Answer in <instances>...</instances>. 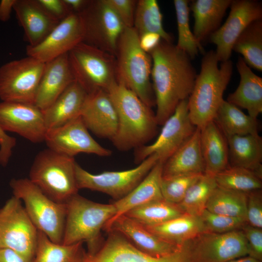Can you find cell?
<instances>
[{
    "label": "cell",
    "instance_id": "1",
    "mask_svg": "<svg viewBox=\"0 0 262 262\" xmlns=\"http://www.w3.org/2000/svg\"><path fill=\"white\" fill-rule=\"evenodd\" d=\"M149 54L155 116L158 124L163 125L179 103L189 98L197 74L190 57L173 43L162 39Z\"/></svg>",
    "mask_w": 262,
    "mask_h": 262
},
{
    "label": "cell",
    "instance_id": "2",
    "mask_svg": "<svg viewBox=\"0 0 262 262\" xmlns=\"http://www.w3.org/2000/svg\"><path fill=\"white\" fill-rule=\"evenodd\" d=\"M116 108L118 128L111 140L121 151L145 145L156 134L155 114L135 93L116 82L107 91Z\"/></svg>",
    "mask_w": 262,
    "mask_h": 262
},
{
    "label": "cell",
    "instance_id": "3",
    "mask_svg": "<svg viewBox=\"0 0 262 262\" xmlns=\"http://www.w3.org/2000/svg\"><path fill=\"white\" fill-rule=\"evenodd\" d=\"M218 62L214 51L204 54L200 72L188 98L189 118L199 129L213 120L224 100L223 93L232 74L233 63L230 59L221 62L219 66Z\"/></svg>",
    "mask_w": 262,
    "mask_h": 262
},
{
    "label": "cell",
    "instance_id": "4",
    "mask_svg": "<svg viewBox=\"0 0 262 262\" xmlns=\"http://www.w3.org/2000/svg\"><path fill=\"white\" fill-rule=\"evenodd\" d=\"M139 41L133 27L125 28L120 35L115 55L116 80L152 108L155 105L150 82L152 61L150 55L141 48Z\"/></svg>",
    "mask_w": 262,
    "mask_h": 262
},
{
    "label": "cell",
    "instance_id": "5",
    "mask_svg": "<svg viewBox=\"0 0 262 262\" xmlns=\"http://www.w3.org/2000/svg\"><path fill=\"white\" fill-rule=\"evenodd\" d=\"M66 215L62 244L69 245L86 242L87 254L96 253L103 243L100 230L115 215L112 204L91 201L78 194L66 202Z\"/></svg>",
    "mask_w": 262,
    "mask_h": 262
},
{
    "label": "cell",
    "instance_id": "6",
    "mask_svg": "<svg viewBox=\"0 0 262 262\" xmlns=\"http://www.w3.org/2000/svg\"><path fill=\"white\" fill-rule=\"evenodd\" d=\"M76 163L73 157L44 149L35 157L29 179L54 201L66 203L78 194Z\"/></svg>",
    "mask_w": 262,
    "mask_h": 262
},
{
    "label": "cell",
    "instance_id": "7",
    "mask_svg": "<svg viewBox=\"0 0 262 262\" xmlns=\"http://www.w3.org/2000/svg\"><path fill=\"white\" fill-rule=\"evenodd\" d=\"M13 196L19 199L38 230L52 242L62 244L66 215V203L54 201L29 179H13L10 182Z\"/></svg>",
    "mask_w": 262,
    "mask_h": 262
},
{
    "label": "cell",
    "instance_id": "8",
    "mask_svg": "<svg viewBox=\"0 0 262 262\" xmlns=\"http://www.w3.org/2000/svg\"><path fill=\"white\" fill-rule=\"evenodd\" d=\"M75 81L87 93L97 90L107 92L116 80L115 56L82 42L68 53Z\"/></svg>",
    "mask_w": 262,
    "mask_h": 262
},
{
    "label": "cell",
    "instance_id": "9",
    "mask_svg": "<svg viewBox=\"0 0 262 262\" xmlns=\"http://www.w3.org/2000/svg\"><path fill=\"white\" fill-rule=\"evenodd\" d=\"M37 238V229L21 200L13 196L0 209V248H9L33 260Z\"/></svg>",
    "mask_w": 262,
    "mask_h": 262
},
{
    "label": "cell",
    "instance_id": "10",
    "mask_svg": "<svg viewBox=\"0 0 262 262\" xmlns=\"http://www.w3.org/2000/svg\"><path fill=\"white\" fill-rule=\"evenodd\" d=\"M159 160L157 154H152L134 168L96 174L87 171L76 163L75 172L78 189L101 192L116 200L119 199L131 192Z\"/></svg>",
    "mask_w": 262,
    "mask_h": 262
},
{
    "label": "cell",
    "instance_id": "11",
    "mask_svg": "<svg viewBox=\"0 0 262 262\" xmlns=\"http://www.w3.org/2000/svg\"><path fill=\"white\" fill-rule=\"evenodd\" d=\"M45 65L28 56L3 65L0 67V98L34 104Z\"/></svg>",
    "mask_w": 262,
    "mask_h": 262
},
{
    "label": "cell",
    "instance_id": "12",
    "mask_svg": "<svg viewBox=\"0 0 262 262\" xmlns=\"http://www.w3.org/2000/svg\"><path fill=\"white\" fill-rule=\"evenodd\" d=\"M79 15L84 28L83 42L115 56L126 27L105 0H89Z\"/></svg>",
    "mask_w": 262,
    "mask_h": 262
},
{
    "label": "cell",
    "instance_id": "13",
    "mask_svg": "<svg viewBox=\"0 0 262 262\" xmlns=\"http://www.w3.org/2000/svg\"><path fill=\"white\" fill-rule=\"evenodd\" d=\"M182 245L191 262H227L248 253L242 230L223 233L203 232Z\"/></svg>",
    "mask_w": 262,
    "mask_h": 262
},
{
    "label": "cell",
    "instance_id": "14",
    "mask_svg": "<svg viewBox=\"0 0 262 262\" xmlns=\"http://www.w3.org/2000/svg\"><path fill=\"white\" fill-rule=\"evenodd\" d=\"M188 103V98L179 103L162 125L161 131L153 143L135 149L136 163H140L152 154H157L159 160L164 163L190 138L196 127L189 118Z\"/></svg>",
    "mask_w": 262,
    "mask_h": 262
},
{
    "label": "cell",
    "instance_id": "15",
    "mask_svg": "<svg viewBox=\"0 0 262 262\" xmlns=\"http://www.w3.org/2000/svg\"><path fill=\"white\" fill-rule=\"evenodd\" d=\"M230 12L225 23L209 37L216 46V57L219 62L229 60L235 41L253 21L262 19L261 2L254 0H232Z\"/></svg>",
    "mask_w": 262,
    "mask_h": 262
},
{
    "label": "cell",
    "instance_id": "16",
    "mask_svg": "<svg viewBox=\"0 0 262 262\" xmlns=\"http://www.w3.org/2000/svg\"><path fill=\"white\" fill-rule=\"evenodd\" d=\"M44 142L48 148L73 158L81 153L102 157L109 156L112 153L91 136L81 116L60 127L48 130Z\"/></svg>",
    "mask_w": 262,
    "mask_h": 262
},
{
    "label": "cell",
    "instance_id": "17",
    "mask_svg": "<svg viewBox=\"0 0 262 262\" xmlns=\"http://www.w3.org/2000/svg\"><path fill=\"white\" fill-rule=\"evenodd\" d=\"M84 28L81 16L70 14L61 20L39 44L27 46L28 56L46 63L63 54L83 42Z\"/></svg>",
    "mask_w": 262,
    "mask_h": 262
},
{
    "label": "cell",
    "instance_id": "18",
    "mask_svg": "<svg viewBox=\"0 0 262 262\" xmlns=\"http://www.w3.org/2000/svg\"><path fill=\"white\" fill-rule=\"evenodd\" d=\"M0 127L34 143L44 142L48 131L43 111L29 103L0 102Z\"/></svg>",
    "mask_w": 262,
    "mask_h": 262
},
{
    "label": "cell",
    "instance_id": "19",
    "mask_svg": "<svg viewBox=\"0 0 262 262\" xmlns=\"http://www.w3.org/2000/svg\"><path fill=\"white\" fill-rule=\"evenodd\" d=\"M107 232V240L94 254H87L85 262H191L182 246L174 253L155 257L138 249L120 233Z\"/></svg>",
    "mask_w": 262,
    "mask_h": 262
},
{
    "label": "cell",
    "instance_id": "20",
    "mask_svg": "<svg viewBox=\"0 0 262 262\" xmlns=\"http://www.w3.org/2000/svg\"><path fill=\"white\" fill-rule=\"evenodd\" d=\"M80 116L86 128L97 136L112 140L118 128L116 108L108 92L88 93Z\"/></svg>",
    "mask_w": 262,
    "mask_h": 262
},
{
    "label": "cell",
    "instance_id": "21",
    "mask_svg": "<svg viewBox=\"0 0 262 262\" xmlns=\"http://www.w3.org/2000/svg\"><path fill=\"white\" fill-rule=\"evenodd\" d=\"M103 229L107 232L114 230L120 233L138 249L155 257H164L174 253L182 246L162 240L143 225L125 214L106 224Z\"/></svg>",
    "mask_w": 262,
    "mask_h": 262
},
{
    "label": "cell",
    "instance_id": "22",
    "mask_svg": "<svg viewBox=\"0 0 262 262\" xmlns=\"http://www.w3.org/2000/svg\"><path fill=\"white\" fill-rule=\"evenodd\" d=\"M74 81L68 53L46 63L34 104L44 111Z\"/></svg>",
    "mask_w": 262,
    "mask_h": 262
},
{
    "label": "cell",
    "instance_id": "23",
    "mask_svg": "<svg viewBox=\"0 0 262 262\" xmlns=\"http://www.w3.org/2000/svg\"><path fill=\"white\" fill-rule=\"evenodd\" d=\"M13 10L23 28L28 46L39 44L59 22L49 16L36 0H16Z\"/></svg>",
    "mask_w": 262,
    "mask_h": 262
},
{
    "label": "cell",
    "instance_id": "24",
    "mask_svg": "<svg viewBox=\"0 0 262 262\" xmlns=\"http://www.w3.org/2000/svg\"><path fill=\"white\" fill-rule=\"evenodd\" d=\"M236 67L240 78L239 84L229 95L227 101L246 109L249 115L257 118L262 112V78L252 72L242 57L238 58Z\"/></svg>",
    "mask_w": 262,
    "mask_h": 262
},
{
    "label": "cell",
    "instance_id": "25",
    "mask_svg": "<svg viewBox=\"0 0 262 262\" xmlns=\"http://www.w3.org/2000/svg\"><path fill=\"white\" fill-rule=\"evenodd\" d=\"M87 94L78 82L73 81L43 111L47 130L60 127L80 116Z\"/></svg>",
    "mask_w": 262,
    "mask_h": 262
},
{
    "label": "cell",
    "instance_id": "26",
    "mask_svg": "<svg viewBox=\"0 0 262 262\" xmlns=\"http://www.w3.org/2000/svg\"><path fill=\"white\" fill-rule=\"evenodd\" d=\"M200 145L204 173L215 176L229 165L227 138L213 120L200 129Z\"/></svg>",
    "mask_w": 262,
    "mask_h": 262
},
{
    "label": "cell",
    "instance_id": "27",
    "mask_svg": "<svg viewBox=\"0 0 262 262\" xmlns=\"http://www.w3.org/2000/svg\"><path fill=\"white\" fill-rule=\"evenodd\" d=\"M204 172L200 129L196 127L190 138L164 163L162 177L202 174Z\"/></svg>",
    "mask_w": 262,
    "mask_h": 262
},
{
    "label": "cell",
    "instance_id": "28",
    "mask_svg": "<svg viewBox=\"0 0 262 262\" xmlns=\"http://www.w3.org/2000/svg\"><path fill=\"white\" fill-rule=\"evenodd\" d=\"M163 164V162L159 160L131 192L113 203L115 208L116 213L106 224L134 208L163 199L161 189Z\"/></svg>",
    "mask_w": 262,
    "mask_h": 262
},
{
    "label": "cell",
    "instance_id": "29",
    "mask_svg": "<svg viewBox=\"0 0 262 262\" xmlns=\"http://www.w3.org/2000/svg\"><path fill=\"white\" fill-rule=\"evenodd\" d=\"M232 0H193L190 10L194 19L193 33L200 43L209 38L220 27Z\"/></svg>",
    "mask_w": 262,
    "mask_h": 262
},
{
    "label": "cell",
    "instance_id": "30",
    "mask_svg": "<svg viewBox=\"0 0 262 262\" xmlns=\"http://www.w3.org/2000/svg\"><path fill=\"white\" fill-rule=\"evenodd\" d=\"M227 138L229 165L250 170L262 178V138L259 134Z\"/></svg>",
    "mask_w": 262,
    "mask_h": 262
},
{
    "label": "cell",
    "instance_id": "31",
    "mask_svg": "<svg viewBox=\"0 0 262 262\" xmlns=\"http://www.w3.org/2000/svg\"><path fill=\"white\" fill-rule=\"evenodd\" d=\"M145 227L162 240L178 246L205 232L200 217L186 213L159 225Z\"/></svg>",
    "mask_w": 262,
    "mask_h": 262
},
{
    "label": "cell",
    "instance_id": "32",
    "mask_svg": "<svg viewBox=\"0 0 262 262\" xmlns=\"http://www.w3.org/2000/svg\"><path fill=\"white\" fill-rule=\"evenodd\" d=\"M213 121L226 138L258 134L257 118L244 114L238 107L224 100Z\"/></svg>",
    "mask_w": 262,
    "mask_h": 262
},
{
    "label": "cell",
    "instance_id": "33",
    "mask_svg": "<svg viewBox=\"0 0 262 262\" xmlns=\"http://www.w3.org/2000/svg\"><path fill=\"white\" fill-rule=\"evenodd\" d=\"M83 242L69 245L52 242L38 230L36 249L33 262H85L87 253Z\"/></svg>",
    "mask_w": 262,
    "mask_h": 262
},
{
    "label": "cell",
    "instance_id": "34",
    "mask_svg": "<svg viewBox=\"0 0 262 262\" xmlns=\"http://www.w3.org/2000/svg\"><path fill=\"white\" fill-rule=\"evenodd\" d=\"M233 50L241 54L249 67L262 72V19L253 21L246 28L234 43Z\"/></svg>",
    "mask_w": 262,
    "mask_h": 262
},
{
    "label": "cell",
    "instance_id": "35",
    "mask_svg": "<svg viewBox=\"0 0 262 262\" xmlns=\"http://www.w3.org/2000/svg\"><path fill=\"white\" fill-rule=\"evenodd\" d=\"M184 214L178 204L164 198L134 208L124 214L145 227L164 223Z\"/></svg>",
    "mask_w": 262,
    "mask_h": 262
},
{
    "label": "cell",
    "instance_id": "36",
    "mask_svg": "<svg viewBox=\"0 0 262 262\" xmlns=\"http://www.w3.org/2000/svg\"><path fill=\"white\" fill-rule=\"evenodd\" d=\"M163 18L156 0H137L133 27L139 36L146 33H156L162 40L172 43V36L163 27Z\"/></svg>",
    "mask_w": 262,
    "mask_h": 262
},
{
    "label": "cell",
    "instance_id": "37",
    "mask_svg": "<svg viewBox=\"0 0 262 262\" xmlns=\"http://www.w3.org/2000/svg\"><path fill=\"white\" fill-rule=\"evenodd\" d=\"M246 193L217 186L208 200L206 209L213 213L242 218L246 221Z\"/></svg>",
    "mask_w": 262,
    "mask_h": 262
},
{
    "label": "cell",
    "instance_id": "38",
    "mask_svg": "<svg viewBox=\"0 0 262 262\" xmlns=\"http://www.w3.org/2000/svg\"><path fill=\"white\" fill-rule=\"evenodd\" d=\"M217 186L214 176L204 173L190 186L178 205L184 213L199 217Z\"/></svg>",
    "mask_w": 262,
    "mask_h": 262
},
{
    "label": "cell",
    "instance_id": "39",
    "mask_svg": "<svg viewBox=\"0 0 262 262\" xmlns=\"http://www.w3.org/2000/svg\"><path fill=\"white\" fill-rule=\"evenodd\" d=\"M262 178L250 170L229 165L215 176L217 186L246 194L262 189Z\"/></svg>",
    "mask_w": 262,
    "mask_h": 262
},
{
    "label": "cell",
    "instance_id": "40",
    "mask_svg": "<svg viewBox=\"0 0 262 262\" xmlns=\"http://www.w3.org/2000/svg\"><path fill=\"white\" fill-rule=\"evenodd\" d=\"M189 0H174L178 29L177 47L186 53L191 59L200 52L204 54L202 45L196 39L189 24Z\"/></svg>",
    "mask_w": 262,
    "mask_h": 262
},
{
    "label": "cell",
    "instance_id": "41",
    "mask_svg": "<svg viewBox=\"0 0 262 262\" xmlns=\"http://www.w3.org/2000/svg\"><path fill=\"white\" fill-rule=\"evenodd\" d=\"M202 174L162 177L161 189L163 198L170 203L178 204L183 199L190 186Z\"/></svg>",
    "mask_w": 262,
    "mask_h": 262
},
{
    "label": "cell",
    "instance_id": "42",
    "mask_svg": "<svg viewBox=\"0 0 262 262\" xmlns=\"http://www.w3.org/2000/svg\"><path fill=\"white\" fill-rule=\"evenodd\" d=\"M199 217L205 232L223 233L241 230L247 224L244 219L213 213L206 209Z\"/></svg>",
    "mask_w": 262,
    "mask_h": 262
},
{
    "label": "cell",
    "instance_id": "43",
    "mask_svg": "<svg viewBox=\"0 0 262 262\" xmlns=\"http://www.w3.org/2000/svg\"><path fill=\"white\" fill-rule=\"evenodd\" d=\"M246 220L247 224L262 229V193L258 190L247 193Z\"/></svg>",
    "mask_w": 262,
    "mask_h": 262
},
{
    "label": "cell",
    "instance_id": "44",
    "mask_svg": "<svg viewBox=\"0 0 262 262\" xmlns=\"http://www.w3.org/2000/svg\"><path fill=\"white\" fill-rule=\"evenodd\" d=\"M105 1L115 13L126 28L133 27L137 0H105Z\"/></svg>",
    "mask_w": 262,
    "mask_h": 262
},
{
    "label": "cell",
    "instance_id": "45",
    "mask_svg": "<svg viewBox=\"0 0 262 262\" xmlns=\"http://www.w3.org/2000/svg\"><path fill=\"white\" fill-rule=\"evenodd\" d=\"M241 230L247 241L248 255L262 261V229L246 224Z\"/></svg>",
    "mask_w": 262,
    "mask_h": 262
},
{
    "label": "cell",
    "instance_id": "46",
    "mask_svg": "<svg viewBox=\"0 0 262 262\" xmlns=\"http://www.w3.org/2000/svg\"><path fill=\"white\" fill-rule=\"evenodd\" d=\"M36 1L49 16L59 22L70 14L63 0H36Z\"/></svg>",
    "mask_w": 262,
    "mask_h": 262
},
{
    "label": "cell",
    "instance_id": "47",
    "mask_svg": "<svg viewBox=\"0 0 262 262\" xmlns=\"http://www.w3.org/2000/svg\"><path fill=\"white\" fill-rule=\"evenodd\" d=\"M0 164L6 166L12 155V150L16 146V140L7 134L0 127Z\"/></svg>",
    "mask_w": 262,
    "mask_h": 262
},
{
    "label": "cell",
    "instance_id": "48",
    "mask_svg": "<svg viewBox=\"0 0 262 262\" xmlns=\"http://www.w3.org/2000/svg\"><path fill=\"white\" fill-rule=\"evenodd\" d=\"M160 35L153 33H146L139 35V45L146 52L150 53L160 43Z\"/></svg>",
    "mask_w": 262,
    "mask_h": 262
},
{
    "label": "cell",
    "instance_id": "49",
    "mask_svg": "<svg viewBox=\"0 0 262 262\" xmlns=\"http://www.w3.org/2000/svg\"><path fill=\"white\" fill-rule=\"evenodd\" d=\"M0 262H33V260L9 248H0Z\"/></svg>",
    "mask_w": 262,
    "mask_h": 262
},
{
    "label": "cell",
    "instance_id": "50",
    "mask_svg": "<svg viewBox=\"0 0 262 262\" xmlns=\"http://www.w3.org/2000/svg\"><path fill=\"white\" fill-rule=\"evenodd\" d=\"M70 14H80L86 7L89 0H63Z\"/></svg>",
    "mask_w": 262,
    "mask_h": 262
},
{
    "label": "cell",
    "instance_id": "51",
    "mask_svg": "<svg viewBox=\"0 0 262 262\" xmlns=\"http://www.w3.org/2000/svg\"><path fill=\"white\" fill-rule=\"evenodd\" d=\"M16 0H1L0 1V21L6 22L10 19Z\"/></svg>",
    "mask_w": 262,
    "mask_h": 262
},
{
    "label": "cell",
    "instance_id": "52",
    "mask_svg": "<svg viewBox=\"0 0 262 262\" xmlns=\"http://www.w3.org/2000/svg\"><path fill=\"white\" fill-rule=\"evenodd\" d=\"M227 262H262V261L247 255L230 260Z\"/></svg>",
    "mask_w": 262,
    "mask_h": 262
},
{
    "label": "cell",
    "instance_id": "53",
    "mask_svg": "<svg viewBox=\"0 0 262 262\" xmlns=\"http://www.w3.org/2000/svg\"><path fill=\"white\" fill-rule=\"evenodd\" d=\"M0 144H1V140L0 139Z\"/></svg>",
    "mask_w": 262,
    "mask_h": 262
}]
</instances>
